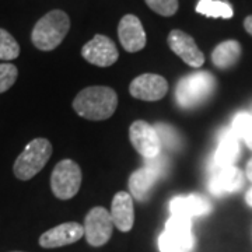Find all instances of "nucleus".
Instances as JSON below:
<instances>
[{
    "label": "nucleus",
    "instance_id": "obj_20",
    "mask_svg": "<svg viewBox=\"0 0 252 252\" xmlns=\"http://www.w3.org/2000/svg\"><path fill=\"white\" fill-rule=\"evenodd\" d=\"M196 11L199 14L213 18H231L234 14L231 4L224 0H199Z\"/></svg>",
    "mask_w": 252,
    "mask_h": 252
},
{
    "label": "nucleus",
    "instance_id": "obj_4",
    "mask_svg": "<svg viewBox=\"0 0 252 252\" xmlns=\"http://www.w3.org/2000/svg\"><path fill=\"white\" fill-rule=\"evenodd\" d=\"M52 154V144L49 140L38 137L31 140L17 157L13 165V172L18 180L28 181L34 178L49 161Z\"/></svg>",
    "mask_w": 252,
    "mask_h": 252
},
{
    "label": "nucleus",
    "instance_id": "obj_22",
    "mask_svg": "<svg viewBox=\"0 0 252 252\" xmlns=\"http://www.w3.org/2000/svg\"><path fill=\"white\" fill-rule=\"evenodd\" d=\"M20 55V45L13 35L0 28V61H13Z\"/></svg>",
    "mask_w": 252,
    "mask_h": 252
},
{
    "label": "nucleus",
    "instance_id": "obj_17",
    "mask_svg": "<svg viewBox=\"0 0 252 252\" xmlns=\"http://www.w3.org/2000/svg\"><path fill=\"white\" fill-rule=\"evenodd\" d=\"M212 205L205 196L192 193V195H184V196H177L171 200L170 203V210L172 215L177 216H184L192 219L195 216H203L210 212Z\"/></svg>",
    "mask_w": 252,
    "mask_h": 252
},
{
    "label": "nucleus",
    "instance_id": "obj_2",
    "mask_svg": "<svg viewBox=\"0 0 252 252\" xmlns=\"http://www.w3.org/2000/svg\"><path fill=\"white\" fill-rule=\"evenodd\" d=\"M69 30V16L62 10H52L38 20L31 34V41L39 51H52L62 44Z\"/></svg>",
    "mask_w": 252,
    "mask_h": 252
},
{
    "label": "nucleus",
    "instance_id": "obj_24",
    "mask_svg": "<svg viewBox=\"0 0 252 252\" xmlns=\"http://www.w3.org/2000/svg\"><path fill=\"white\" fill-rule=\"evenodd\" d=\"M147 6L164 17H171L178 10V0H146Z\"/></svg>",
    "mask_w": 252,
    "mask_h": 252
},
{
    "label": "nucleus",
    "instance_id": "obj_26",
    "mask_svg": "<svg viewBox=\"0 0 252 252\" xmlns=\"http://www.w3.org/2000/svg\"><path fill=\"white\" fill-rule=\"evenodd\" d=\"M244 27L247 30V32L252 35V16H248V17L245 18V21H244Z\"/></svg>",
    "mask_w": 252,
    "mask_h": 252
},
{
    "label": "nucleus",
    "instance_id": "obj_14",
    "mask_svg": "<svg viewBox=\"0 0 252 252\" xmlns=\"http://www.w3.org/2000/svg\"><path fill=\"white\" fill-rule=\"evenodd\" d=\"M118 36L124 49L130 54L142 51L147 42L142 21L133 14H126L122 17L118 26Z\"/></svg>",
    "mask_w": 252,
    "mask_h": 252
},
{
    "label": "nucleus",
    "instance_id": "obj_19",
    "mask_svg": "<svg viewBox=\"0 0 252 252\" xmlns=\"http://www.w3.org/2000/svg\"><path fill=\"white\" fill-rule=\"evenodd\" d=\"M241 58V45L238 41L228 39L215 48L212 52V62L219 69H228L233 67Z\"/></svg>",
    "mask_w": 252,
    "mask_h": 252
},
{
    "label": "nucleus",
    "instance_id": "obj_28",
    "mask_svg": "<svg viewBox=\"0 0 252 252\" xmlns=\"http://www.w3.org/2000/svg\"><path fill=\"white\" fill-rule=\"evenodd\" d=\"M245 200H247V203L252 207V188L247 192V195H245Z\"/></svg>",
    "mask_w": 252,
    "mask_h": 252
},
{
    "label": "nucleus",
    "instance_id": "obj_6",
    "mask_svg": "<svg viewBox=\"0 0 252 252\" xmlns=\"http://www.w3.org/2000/svg\"><path fill=\"white\" fill-rule=\"evenodd\" d=\"M81 170L73 160H62L55 165L51 175V188L58 199H72L80 189Z\"/></svg>",
    "mask_w": 252,
    "mask_h": 252
},
{
    "label": "nucleus",
    "instance_id": "obj_8",
    "mask_svg": "<svg viewBox=\"0 0 252 252\" xmlns=\"http://www.w3.org/2000/svg\"><path fill=\"white\" fill-rule=\"evenodd\" d=\"M84 235L87 243L93 247H102L108 243L112 230H114V221L111 213L105 207H93L87 213L84 220Z\"/></svg>",
    "mask_w": 252,
    "mask_h": 252
},
{
    "label": "nucleus",
    "instance_id": "obj_10",
    "mask_svg": "<svg viewBox=\"0 0 252 252\" xmlns=\"http://www.w3.org/2000/svg\"><path fill=\"white\" fill-rule=\"evenodd\" d=\"M81 56L94 66L108 67L117 62L119 54L111 38L98 34L83 46Z\"/></svg>",
    "mask_w": 252,
    "mask_h": 252
},
{
    "label": "nucleus",
    "instance_id": "obj_9",
    "mask_svg": "<svg viewBox=\"0 0 252 252\" xmlns=\"http://www.w3.org/2000/svg\"><path fill=\"white\" fill-rule=\"evenodd\" d=\"M132 146L144 158H154L161 154V140L156 127L144 121H135L129 129Z\"/></svg>",
    "mask_w": 252,
    "mask_h": 252
},
{
    "label": "nucleus",
    "instance_id": "obj_13",
    "mask_svg": "<svg viewBox=\"0 0 252 252\" xmlns=\"http://www.w3.org/2000/svg\"><path fill=\"white\" fill-rule=\"evenodd\" d=\"M167 41L172 52L178 55L189 66L200 67L205 63V55L198 48L195 39L187 32L181 30H172Z\"/></svg>",
    "mask_w": 252,
    "mask_h": 252
},
{
    "label": "nucleus",
    "instance_id": "obj_5",
    "mask_svg": "<svg viewBox=\"0 0 252 252\" xmlns=\"http://www.w3.org/2000/svg\"><path fill=\"white\" fill-rule=\"evenodd\" d=\"M195 238L192 235L190 219L172 215L165 224V230L158 238L161 252H189L193 248Z\"/></svg>",
    "mask_w": 252,
    "mask_h": 252
},
{
    "label": "nucleus",
    "instance_id": "obj_18",
    "mask_svg": "<svg viewBox=\"0 0 252 252\" xmlns=\"http://www.w3.org/2000/svg\"><path fill=\"white\" fill-rule=\"evenodd\" d=\"M238 154H240V139L231 129H227L220 135L213 164L233 165V162L238 158Z\"/></svg>",
    "mask_w": 252,
    "mask_h": 252
},
{
    "label": "nucleus",
    "instance_id": "obj_3",
    "mask_svg": "<svg viewBox=\"0 0 252 252\" xmlns=\"http://www.w3.org/2000/svg\"><path fill=\"white\" fill-rule=\"evenodd\" d=\"M216 89L215 76L209 72L190 73L182 77L175 90V99L182 108H195L205 102Z\"/></svg>",
    "mask_w": 252,
    "mask_h": 252
},
{
    "label": "nucleus",
    "instance_id": "obj_11",
    "mask_svg": "<svg viewBox=\"0 0 252 252\" xmlns=\"http://www.w3.org/2000/svg\"><path fill=\"white\" fill-rule=\"evenodd\" d=\"M244 187V174L234 165H212V178L209 181L210 193L221 196L238 192Z\"/></svg>",
    "mask_w": 252,
    "mask_h": 252
},
{
    "label": "nucleus",
    "instance_id": "obj_21",
    "mask_svg": "<svg viewBox=\"0 0 252 252\" xmlns=\"http://www.w3.org/2000/svg\"><path fill=\"white\" fill-rule=\"evenodd\" d=\"M231 130L238 139H243L252 150V115L248 112H240L233 119Z\"/></svg>",
    "mask_w": 252,
    "mask_h": 252
},
{
    "label": "nucleus",
    "instance_id": "obj_15",
    "mask_svg": "<svg viewBox=\"0 0 252 252\" xmlns=\"http://www.w3.org/2000/svg\"><path fill=\"white\" fill-rule=\"evenodd\" d=\"M83 235H84L83 225L76 221H69L45 231L39 238V245L42 248H59L79 241Z\"/></svg>",
    "mask_w": 252,
    "mask_h": 252
},
{
    "label": "nucleus",
    "instance_id": "obj_7",
    "mask_svg": "<svg viewBox=\"0 0 252 252\" xmlns=\"http://www.w3.org/2000/svg\"><path fill=\"white\" fill-rule=\"evenodd\" d=\"M160 156L154 158H146L147 162L143 168L136 170L129 177V190L132 196L137 199L139 202H144L149 198L156 181L158 180L164 172V158H161Z\"/></svg>",
    "mask_w": 252,
    "mask_h": 252
},
{
    "label": "nucleus",
    "instance_id": "obj_27",
    "mask_svg": "<svg viewBox=\"0 0 252 252\" xmlns=\"http://www.w3.org/2000/svg\"><path fill=\"white\" fill-rule=\"evenodd\" d=\"M245 174H247V178L252 182V158L247 164V168H245Z\"/></svg>",
    "mask_w": 252,
    "mask_h": 252
},
{
    "label": "nucleus",
    "instance_id": "obj_16",
    "mask_svg": "<svg viewBox=\"0 0 252 252\" xmlns=\"http://www.w3.org/2000/svg\"><path fill=\"white\" fill-rule=\"evenodd\" d=\"M111 217L114 225L121 231H129L132 230L135 223V209H133V200L127 192H118L112 199L111 206Z\"/></svg>",
    "mask_w": 252,
    "mask_h": 252
},
{
    "label": "nucleus",
    "instance_id": "obj_12",
    "mask_svg": "<svg viewBox=\"0 0 252 252\" xmlns=\"http://www.w3.org/2000/svg\"><path fill=\"white\" fill-rule=\"evenodd\" d=\"M129 93L137 99L158 101L168 93V83L160 74L146 73L133 79L129 86Z\"/></svg>",
    "mask_w": 252,
    "mask_h": 252
},
{
    "label": "nucleus",
    "instance_id": "obj_1",
    "mask_svg": "<svg viewBox=\"0 0 252 252\" xmlns=\"http://www.w3.org/2000/svg\"><path fill=\"white\" fill-rule=\"evenodd\" d=\"M118 107V95L107 86H93L81 90L73 99L77 115L89 121H104L111 118Z\"/></svg>",
    "mask_w": 252,
    "mask_h": 252
},
{
    "label": "nucleus",
    "instance_id": "obj_25",
    "mask_svg": "<svg viewBox=\"0 0 252 252\" xmlns=\"http://www.w3.org/2000/svg\"><path fill=\"white\" fill-rule=\"evenodd\" d=\"M156 130H157V133L160 136V140H161V144H167V146H170V147H175V146H178L180 144V139H178V136L175 135V132L172 130V127L167 125H156Z\"/></svg>",
    "mask_w": 252,
    "mask_h": 252
},
{
    "label": "nucleus",
    "instance_id": "obj_23",
    "mask_svg": "<svg viewBox=\"0 0 252 252\" xmlns=\"http://www.w3.org/2000/svg\"><path fill=\"white\" fill-rule=\"evenodd\" d=\"M18 76L17 67L11 63H0V94L11 89Z\"/></svg>",
    "mask_w": 252,
    "mask_h": 252
}]
</instances>
